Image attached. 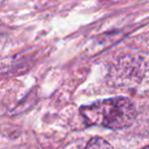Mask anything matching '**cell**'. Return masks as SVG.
I'll use <instances>...</instances> for the list:
<instances>
[{
    "label": "cell",
    "mask_w": 149,
    "mask_h": 149,
    "mask_svg": "<svg viewBox=\"0 0 149 149\" xmlns=\"http://www.w3.org/2000/svg\"><path fill=\"white\" fill-rule=\"evenodd\" d=\"M82 118L90 126L120 130L130 127L136 118V107L129 98L100 100L80 108Z\"/></svg>",
    "instance_id": "cell-1"
},
{
    "label": "cell",
    "mask_w": 149,
    "mask_h": 149,
    "mask_svg": "<svg viewBox=\"0 0 149 149\" xmlns=\"http://www.w3.org/2000/svg\"><path fill=\"white\" fill-rule=\"evenodd\" d=\"M110 145L101 138H93L87 143L83 149H110Z\"/></svg>",
    "instance_id": "cell-2"
},
{
    "label": "cell",
    "mask_w": 149,
    "mask_h": 149,
    "mask_svg": "<svg viewBox=\"0 0 149 149\" xmlns=\"http://www.w3.org/2000/svg\"><path fill=\"white\" fill-rule=\"evenodd\" d=\"M143 149H149V145H148V146H146V147H144Z\"/></svg>",
    "instance_id": "cell-3"
}]
</instances>
